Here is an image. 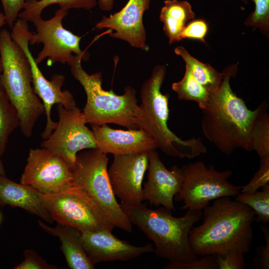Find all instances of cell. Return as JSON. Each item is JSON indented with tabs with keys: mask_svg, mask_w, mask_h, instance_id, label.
<instances>
[{
	"mask_svg": "<svg viewBox=\"0 0 269 269\" xmlns=\"http://www.w3.org/2000/svg\"><path fill=\"white\" fill-rule=\"evenodd\" d=\"M202 210V223L193 227L189 235L190 246L197 256L228 250L244 254L250 251L255 218L250 207L231 197H223L213 200Z\"/></svg>",
	"mask_w": 269,
	"mask_h": 269,
	"instance_id": "cell-1",
	"label": "cell"
},
{
	"mask_svg": "<svg viewBox=\"0 0 269 269\" xmlns=\"http://www.w3.org/2000/svg\"><path fill=\"white\" fill-rule=\"evenodd\" d=\"M237 65L227 67L220 87L210 95L201 129L205 137L222 152L230 155L239 148L251 151L250 134L257 110L249 109L234 93L230 84L237 73Z\"/></svg>",
	"mask_w": 269,
	"mask_h": 269,
	"instance_id": "cell-2",
	"label": "cell"
},
{
	"mask_svg": "<svg viewBox=\"0 0 269 269\" xmlns=\"http://www.w3.org/2000/svg\"><path fill=\"white\" fill-rule=\"evenodd\" d=\"M132 224L136 226L154 244L156 256L171 263H183L198 257L190 246L189 235L194 224L202 218L200 210H187L180 217L162 207L147 208L142 203L120 204Z\"/></svg>",
	"mask_w": 269,
	"mask_h": 269,
	"instance_id": "cell-3",
	"label": "cell"
},
{
	"mask_svg": "<svg viewBox=\"0 0 269 269\" xmlns=\"http://www.w3.org/2000/svg\"><path fill=\"white\" fill-rule=\"evenodd\" d=\"M166 73L165 66L157 65L142 85L139 129L146 133L166 155L180 159L193 158L206 153L207 148L200 137L183 140L168 128L169 95L163 94L160 91Z\"/></svg>",
	"mask_w": 269,
	"mask_h": 269,
	"instance_id": "cell-4",
	"label": "cell"
},
{
	"mask_svg": "<svg viewBox=\"0 0 269 269\" xmlns=\"http://www.w3.org/2000/svg\"><path fill=\"white\" fill-rule=\"evenodd\" d=\"M88 58L75 55L69 64L72 74L86 94L87 101L82 111L86 124L92 126L114 124L129 130L139 129L141 110L137 105L135 90L126 86L122 95L112 90H104L101 73L89 74L83 68L82 61Z\"/></svg>",
	"mask_w": 269,
	"mask_h": 269,
	"instance_id": "cell-5",
	"label": "cell"
},
{
	"mask_svg": "<svg viewBox=\"0 0 269 269\" xmlns=\"http://www.w3.org/2000/svg\"><path fill=\"white\" fill-rule=\"evenodd\" d=\"M0 57L2 66L0 88L16 109L21 133L30 137L44 108L32 86L28 60L6 29L0 32Z\"/></svg>",
	"mask_w": 269,
	"mask_h": 269,
	"instance_id": "cell-6",
	"label": "cell"
},
{
	"mask_svg": "<svg viewBox=\"0 0 269 269\" xmlns=\"http://www.w3.org/2000/svg\"><path fill=\"white\" fill-rule=\"evenodd\" d=\"M108 161L107 154L96 148L78 152L73 170L74 184L99 204L115 227L131 232L132 224L117 202L110 182Z\"/></svg>",
	"mask_w": 269,
	"mask_h": 269,
	"instance_id": "cell-7",
	"label": "cell"
},
{
	"mask_svg": "<svg viewBox=\"0 0 269 269\" xmlns=\"http://www.w3.org/2000/svg\"><path fill=\"white\" fill-rule=\"evenodd\" d=\"M42 199L53 221L82 233L112 232L115 227L99 204L75 184L58 193L43 194Z\"/></svg>",
	"mask_w": 269,
	"mask_h": 269,
	"instance_id": "cell-8",
	"label": "cell"
},
{
	"mask_svg": "<svg viewBox=\"0 0 269 269\" xmlns=\"http://www.w3.org/2000/svg\"><path fill=\"white\" fill-rule=\"evenodd\" d=\"M183 181L180 192L174 198L183 201V210H200L210 202L223 197L236 196L241 192V187L229 181L231 170L219 171L211 165L207 166L201 161L183 165Z\"/></svg>",
	"mask_w": 269,
	"mask_h": 269,
	"instance_id": "cell-9",
	"label": "cell"
},
{
	"mask_svg": "<svg viewBox=\"0 0 269 269\" xmlns=\"http://www.w3.org/2000/svg\"><path fill=\"white\" fill-rule=\"evenodd\" d=\"M32 32L29 31L27 22L19 19L11 28L12 39L22 49L26 55L31 68L32 83L35 93L41 100L46 115V125L41 134V137L47 139L55 129L57 122L51 117V108L54 104H60L67 109L76 107V103L71 93L62 90L65 76L54 74L50 80H47L40 70L29 48V39Z\"/></svg>",
	"mask_w": 269,
	"mask_h": 269,
	"instance_id": "cell-10",
	"label": "cell"
},
{
	"mask_svg": "<svg viewBox=\"0 0 269 269\" xmlns=\"http://www.w3.org/2000/svg\"><path fill=\"white\" fill-rule=\"evenodd\" d=\"M56 108L59 118L57 125L40 146L61 157L73 170L78 153L97 148L96 140L92 131L86 126L83 112L78 107L67 109L57 104Z\"/></svg>",
	"mask_w": 269,
	"mask_h": 269,
	"instance_id": "cell-11",
	"label": "cell"
},
{
	"mask_svg": "<svg viewBox=\"0 0 269 269\" xmlns=\"http://www.w3.org/2000/svg\"><path fill=\"white\" fill-rule=\"evenodd\" d=\"M67 13L68 10L60 8L49 19L44 20L41 16H38L31 21L36 30L35 33H31L29 44L43 45L35 58L38 64L47 58L48 66L56 62L69 65L75 55L89 57V53L80 48L81 37L63 26L62 20Z\"/></svg>",
	"mask_w": 269,
	"mask_h": 269,
	"instance_id": "cell-12",
	"label": "cell"
},
{
	"mask_svg": "<svg viewBox=\"0 0 269 269\" xmlns=\"http://www.w3.org/2000/svg\"><path fill=\"white\" fill-rule=\"evenodd\" d=\"M20 183L43 194L56 193L74 185L73 170L47 149L31 148Z\"/></svg>",
	"mask_w": 269,
	"mask_h": 269,
	"instance_id": "cell-13",
	"label": "cell"
},
{
	"mask_svg": "<svg viewBox=\"0 0 269 269\" xmlns=\"http://www.w3.org/2000/svg\"><path fill=\"white\" fill-rule=\"evenodd\" d=\"M149 152L126 155H114L108 170L110 182L121 204L142 202V181L148 166Z\"/></svg>",
	"mask_w": 269,
	"mask_h": 269,
	"instance_id": "cell-14",
	"label": "cell"
},
{
	"mask_svg": "<svg viewBox=\"0 0 269 269\" xmlns=\"http://www.w3.org/2000/svg\"><path fill=\"white\" fill-rule=\"evenodd\" d=\"M147 180L143 184V199L150 205L162 206L168 210L175 211L173 200L181 188L182 168L174 165L168 169L155 150L148 153Z\"/></svg>",
	"mask_w": 269,
	"mask_h": 269,
	"instance_id": "cell-15",
	"label": "cell"
},
{
	"mask_svg": "<svg viewBox=\"0 0 269 269\" xmlns=\"http://www.w3.org/2000/svg\"><path fill=\"white\" fill-rule=\"evenodd\" d=\"M151 0H129L119 11L104 16L95 28L98 29L108 28L114 32L111 37L128 42L131 46L147 50L146 33L142 18L144 12L149 7Z\"/></svg>",
	"mask_w": 269,
	"mask_h": 269,
	"instance_id": "cell-16",
	"label": "cell"
},
{
	"mask_svg": "<svg viewBox=\"0 0 269 269\" xmlns=\"http://www.w3.org/2000/svg\"><path fill=\"white\" fill-rule=\"evenodd\" d=\"M81 238L85 251L94 265L116 261H127L154 251L150 243L134 246L117 238L109 231L82 233Z\"/></svg>",
	"mask_w": 269,
	"mask_h": 269,
	"instance_id": "cell-17",
	"label": "cell"
},
{
	"mask_svg": "<svg viewBox=\"0 0 269 269\" xmlns=\"http://www.w3.org/2000/svg\"><path fill=\"white\" fill-rule=\"evenodd\" d=\"M97 148L113 155H126L156 150L155 141L141 129H113L107 125L92 126Z\"/></svg>",
	"mask_w": 269,
	"mask_h": 269,
	"instance_id": "cell-18",
	"label": "cell"
},
{
	"mask_svg": "<svg viewBox=\"0 0 269 269\" xmlns=\"http://www.w3.org/2000/svg\"><path fill=\"white\" fill-rule=\"evenodd\" d=\"M43 194L0 174V207L9 205L36 215L48 223L54 221L42 202Z\"/></svg>",
	"mask_w": 269,
	"mask_h": 269,
	"instance_id": "cell-19",
	"label": "cell"
},
{
	"mask_svg": "<svg viewBox=\"0 0 269 269\" xmlns=\"http://www.w3.org/2000/svg\"><path fill=\"white\" fill-rule=\"evenodd\" d=\"M38 225L46 232L58 237L61 242V249L68 266L71 269H93L94 265L89 259L83 247L82 232L76 228L57 223L50 227L41 221Z\"/></svg>",
	"mask_w": 269,
	"mask_h": 269,
	"instance_id": "cell-20",
	"label": "cell"
},
{
	"mask_svg": "<svg viewBox=\"0 0 269 269\" xmlns=\"http://www.w3.org/2000/svg\"><path fill=\"white\" fill-rule=\"evenodd\" d=\"M164 3L159 18L170 44L178 41L187 22L194 18L195 13L190 3L186 0H166Z\"/></svg>",
	"mask_w": 269,
	"mask_h": 269,
	"instance_id": "cell-21",
	"label": "cell"
},
{
	"mask_svg": "<svg viewBox=\"0 0 269 269\" xmlns=\"http://www.w3.org/2000/svg\"><path fill=\"white\" fill-rule=\"evenodd\" d=\"M174 52L184 60L194 79L211 93L220 87L224 77L223 72L219 73L210 65L198 61L182 46L176 47Z\"/></svg>",
	"mask_w": 269,
	"mask_h": 269,
	"instance_id": "cell-22",
	"label": "cell"
},
{
	"mask_svg": "<svg viewBox=\"0 0 269 269\" xmlns=\"http://www.w3.org/2000/svg\"><path fill=\"white\" fill-rule=\"evenodd\" d=\"M266 101L256 109L257 112L250 134L251 151H255L260 159L269 157V115Z\"/></svg>",
	"mask_w": 269,
	"mask_h": 269,
	"instance_id": "cell-23",
	"label": "cell"
},
{
	"mask_svg": "<svg viewBox=\"0 0 269 269\" xmlns=\"http://www.w3.org/2000/svg\"><path fill=\"white\" fill-rule=\"evenodd\" d=\"M97 0H25L23 10L18 18L27 21L41 16L44 9L53 4H57L60 8L68 10L71 8L90 10L97 5Z\"/></svg>",
	"mask_w": 269,
	"mask_h": 269,
	"instance_id": "cell-24",
	"label": "cell"
},
{
	"mask_svg": "<svg viewBox=\"0 0 269 269\" xmlns=\"http://www.w3.org/2000/svg\"><path fill=\"white\" fill-rule=\"evenodd\" d=\"M172 89L179 100L194 101L201 110L207 106L211 94L194 79L187 66L183 77L180 81L173 83Z\"/></svg>",
	"mask_w": 269,
	"mask_h": 269,
	"instance_id": "cell-25",
	"label": "cell"
},
{
	"mask_svg": "<svg viewBox=\"0 0 269 269\" xmlns=\"http://www.w3.org/2000/svg\"><path fill=\"white\" fill-rule=\"evenodd\" d=\"M20 126L16 109L0 88V155L4 152L10 134Z\"/></svg>",
	"mask_w": 269,
	"mask_h": 269,
	"instance_id": "cell-26",
	"label": "cell"
},
{
	"mask_svg": "<svg viewBox=\"0 0 269 269\" xmlns=\"http://www.w3.org/2000/svg\"><path fill=\"white\" fill-rule=\"evenodd\" d=\"M235 200L250 207L254 211L255 220L266 224L269 222V184L262 187L261 191L253 193H240Z\"/></svg>",
	"mask_w": 269,
	"mask_h": 269,
	"instance_id": "cell-27",
	"label": "cell"
},
{
	"mask_svg": "<svg viewBox=\"0 0 269 269\" xmlns=\"http://www.w3.org/2000/svg\"><path fill=\"white\" fill-rule=\"evenodd\" d=\"M252 0L255 3V10L246 19L245 24L259 28L267 36L269 29V0Z\"/></svg>",
	"mask_w": 269,
	"mask_h": 269,
	"instance_id": "cell-28",
	"label": "cell"
},
{
	"mask_svg": "<svg viewBox=\"0 0 269 269\" xmlns=\"http://www.w3.org/2000/svg\"><path fill=\"white\" fill-rule=\"evenodd\" d=\"M269 184V157L260 159L259 169L246 185L241 187V193H253Z\"/></svg>",
	"mask_w": 269,
	"mask_h": 269,
	"instance_id": "cell-29",
	"label": "cell"
},
{
	"mask_svg": "<svg viewBox=\"0 0 269 269\" xmlns=\"http://www.w3.org/2000/svg\"><path fill=\"white\" fill-rule=\"evenodd\" d=\"M244 254L242 252L233 250H228L216 254L218 269H244L245 263Z\"/></svg>",
	"mask_w": 269,
	"mask_h": 269,
	"instance_id": "cell-30",
	"label": "cell"
},
{
	"mask_svg": "<svg viewBox=\"0 0 269 269\" xmlns=\"http://www.w3.org/2000/svg\"><path fill=\"white\" fill-rule=\"evenodd\" d=\"M165 269H218L216 255L212 254L200 259L183 263H171L165 266Z\"/></svg>",
	"mask_w": 269,
	"mask_h": 269,
	"instance_id": "cell-31",
	"label": "cell"
},
{
	"mask_svg": "<svg viewBox=\"0 0 269 269\" xmlns=\"http://www.w3.org/2000/svg\"><path fill=\"white\" fill-rule=\"evenodd\" d=\"M24 260L14 269H56L55 265L48 264L35 251L26 249L23 252Z\"/></svg>",
	"mask_w": 269,
	"mask_h": 269,
	"instance_id": "cell-32",
	"label": "cell"
},
{
	"mask_svg": "<svg viewBox=\"0 0 269 269\" xmlns=\"http://www.w3.org/2000/svg\"><path fill=\"white\" fill-rule=\"evenodd\" d=\"M208 31V25L205 20L201 19L192 20L185 27L179 37L178 41L185 38H189L198 39L205 43V37Z\"/></svg>",
	"mask_w": 269,
	"mask_h": 269,
	"instance_id": "cell-33",
	"label": "cell"
},
{
	"mask_svg": "<svg viewBox=\"0 0 269 269\" xmlns=\"http://www.w3.org/2000/svg\"><path fill=\"white\" fill-rule=\"evenodd\" d=\"M261 227L265 238L266 244L257 247L256 256L253 259V264L258 269H269V230L267 226L261 225Z\"/></svg>",
	"mask_w": 269,
	"mask_h": 269,
	"instance_id": "cell-34",
	"label": "cell"
},
{
	"mask_svg": "<svg viewBox=\"0 0 269 269\" xmlns=\"http://www.w3.org/2000/svg\"><path fill=\"white\" fill-rule=\"evenodd\" d=\"M6 24L12 28L18 18L20 11L23 9L25 0H0Z\"/></svg>",
	"mask_w": 269,
	"mask_h": 269,
	"instance_id": "cell-35",
	"label": "cell"
},
{
	"mask_svg": "<svg viewBox=\"0 0 269 269\" xmlns=\"http://www.w3.org/2000/svg\"><path fill=\"white\" fill-rule=\"evenodd\" d=\"M98 3L102 10L109 11L113 8L114 0H98Z\"/></svg>",
	"mask_w": 269,
	"mask_h": 269,
	"instance_id": "cell-36",
	"label": "cell"
},
{
	"mask_svg": "<svg viewBox=\"0 0 269 269\" xmlns=\"http://www.w3.org/2000/svg\"><path fill=\"white\" fill-rule=\"evenodd\" d=\"M6 24L5 17L3 12H0V32L1 28Z\"/></svg>",
	"mask_w": 269,
	"mask_h": 269,
	"instance_id": "cell-37",
	"label": "cell"
},
{
	"mask_svg": "<svg viewBox=\"0 0 269 269\" xmlns=\"http://www.w3.org/2000/svg\"><path fill=\"white\" fill-rule=\"evenodd\" d=\"M0 155V174L5 175V171Z\"/></svg>",
	"mask_w": 269,
	"mask_h": 269,
	"instance_id": "cell-38",
	"label": "cell"
},
{
	"mask_svg": "<svg viewBox=\"0 0 269 269\" xmlns=\"http://www.w3.org/2000/svg\"><path fill=\"white\" fill-rule=\"evenodd\" d=\"M2 63H1V59L0 57V76L2 73Z\"/></svg>",
	"mask_w": 269,
	"mask_h": 269,
	"instance_id": "cell-39",
	"label": "cell"
},
{
	"mask_svg": "<svg viewBox=\"0 0 269 269\" xmlns=\"http://www.w3.org/2000/svg\"><path fill=\"white\" fill-rule=\"evenodd\" d=\"M245 4L248 3V0H241Z\"/></svg>",
	"mask_w": 269,
	"mask_h": 269,
	"instance_id": "cell-40",
	"label": "cell"
},
{
	"mask_svg": "<svg viewBox=\"0 0 269 269\" xmlns=\"http://www.w3.org/2000/svg\"><path fill=\"white\" fill-rule=\"evenodd\" d=\"M0 220H1V215H0Z\"/></svg>",
	"mask_w": 269,
	"mask_h": 269,
	"instance_id": "cell-41",
	"label": "cell"
}]
</instances>
